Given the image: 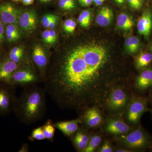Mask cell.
Listing matches in <instances>:
<instances>
[{"instance_id": "cell-1", "label": "cell", "mask_w": 152, "mask_h": 152, "mask_svg": "<svg viewBox=\"0 0 152 152\" xmlns=\"http://www.w3.org/2000/svg\"><path fill=\"white\" fill-rule=\"evenodd\" d=\"M110 58L104 47L80 45L49 61L45 89L60 108L82 113L88 108L102 109L111 90L122 83L108 73Z\"/></svg>"}, {"instance_id": "cell-2", "label": "cell", "mask_w": 152, "mask_h": 152, "mask_svg": "<svg viewBox=\"0 0 152 152\" xmlns=\"http://www.w3.org/2000/svg\"><path fill=\"white\" fill-rule=\"evenodd\" d=\"M46 93L45 88L37 85L25 87L16 97L13 110L21 122L31 124L44 118L47 110Z\"/></svg>"}, {"instance_id": "cell-3", "label": "cell", "mask_w": 152, "mask_h": 152, "mask_svg": "<svg viewBox=\"0 0 152 152\" xmlns=\"http://www.w3.org/2000/svg\"><path fill=\"white\" fill-rule=\"evenodd\" d=\"M131 99L128 86L123 83L117 85L109 93L102 109L112 115L122 113L127 109Z\"/></svg>"}, {"instance_id": "cell-4", "label": "cell", "mask_w": 152, "mask_h": 152, "mask_svg": "<svg viewBox=\"0 0 152 152\" xmlns=\"http://www.w3.org/2000/svg\"><path fill=\"white\" fill-rule=\"evenodd\" d=\"M114 140L119 145L131 151L145 149L151 144L149 135L141 126L127 134L114 137Z\"/></svg>"}, {"instance_id": "cell-5", "label": "cell", "mask_w": 152, "mask_h": 152, "mask_svg": "<svg viewBox=\"0 0 152 152\" xmlns=\"http://www.w3.org/2000/svg\"><path fill=\"white\" fill-rule=\"evenodd\" d=\"M43 82L32 62L19 65L14 72L11 84L14 87H26Z\"/></svg>"}, {"instance_id": "cell-6", "label": "cell", "mask_w": 152, "mask_h": 152, "mask_svg": "<svg viewBox=\"0 0 152 152\" xmlns=\"http://www.w3.org/2000/svg\"><path fill=\"white\" fill-rule=\"evenodd\" d=\"M148 110L145 98L136 96L131 97L127 107L126 118L128 121L132 124H137L142 115Z\"/></svg>"}, {"instance_id": "cell-7", "label": "cell", "mask_w": 152, "mask_h": 152, "mask_svg": "<svg viewBox=\"0 0 152 152\" xmlns=\"http://www.w3.org/2000/svg\"><path fill=\"white\" fill-rule=\"evenodd\" d=\"M17 97L15 87L10 85H0V116L5 115L13 110Z\"/></svg>"}, {"instance_id": "cell-8", "label": "cell", "mask_w": 152, "mask_h": 152, "mask_svg": "<svg viewBox=\"0 0 152 152\" xmlns=\"http://www.w3.org/2000/svg\"><path fill=\"white\" fill-rule=\"evenodd\" d=\"M99 108L93 107L88 108L82 113L81 125L86 129L98 127L103 122L104 118Z\"/></svg>"}, {"instance_id": "cell-9", "label": "cell", "mask_w": 152, "mask_h": 152, "mask_svg": "<svg viewBox=\"0 0 152 152\" xmlns=\"http://www.w3.org/2000/svg\"><path fill=\"white\" fill-rule=\"evenodd\" d=\"M31 59L44 82L50 59L46 52L41 45H37L34 47L32 52Z\"/></svg>"}, {"instance_id": "cell-10", "label": "cell", "mask_w": 152, "mask_h": 152, "mask_svg": "<svg viewBox=\"0 0 152 152\" xmlns=\"http://www.w3.org/2000/svg\"><path fill=\"white\" fill-rule=\"evenodd\" d=\"M104 130L112 135L120 136L125 135L132 131V128L121 118H109L104 125Z\"/></svg>"}, {"instance_id": "cell-11", "label": "cell", "mask_w": 152, "mask_h": 152, "mask_svg": "<svg viewBox=\"0 0 152 152\" xmlns=\"http://www.w3.org/2000/svg\"><path fill=\"white\" fill-rule=\"evenodd\" d=\"M38 20L37 16L34 10L22 11L18 20V26L22 31L31 34L37 29Z\"/></svg>"}, {"instance_id": "cell-12", "label": "cell", "mask_w": 152, "mask_h": 152, "mask_svg": "<svg viewBox=\"0 0 152 152\" xmlns=\"http://www.w3.org/2000/svg\"><path fill=\"white\" fill-rule=\"evenodd\" d=\"M12 3L4 2L0 3V20L5 25L18 23L22 12Z\"/></svg>"}, {"instance_id": "cell-13", "label": "cell", "mask_w": 152, "mask_h": 152, "mask_svg": "<svg viewBox=\"0 0 152 152\" xmlns=\"http://www.w3.org/2000/svg\"><path fill=\"white\" fill-rule=\"evenodd\" d=\"M19 65L11 61L7 57L0 61V83L10 85L12 76Z\"/></svg>"}, {"instance_id": "cell-14", "label": "cell", "mask_w": 152, "mask_h": 152, "mask_svg": "<svg viewBox=\"0 0 152 152\" xmlns=\"http://www.w3.org/2000/svg\"><path fill=\"white\" fill-rule=\"evenodd\" d=\"M139 34L147 38L149 36L152 30V12L150 8L146 9L142 14L137 23Z\"/></svg>"}, {"instance_id": "cell-15", "label": "cell", "mask_w": 152, "mask_h": 152, "mask_svg": "<svg viewBox=\"0 0 152 152\" xmlns=\"http://www.w3.org/2000/svg\"><path fill=\"white\" fill-rule=\"evenodd\" d=\"M81 124V118L80 117L76 119L54 123V125L56 128L59 130L64 135L73 138Z\"/></svg>"}, {"instance_id": "cell-16", "label": "cell", "mask_w": 152, "mask_h": 152, "mask_svg": "<svg viewBox=\"0 0 152 152\" xmlns=\"http://www.w3.org/2000/svg\"><path fill=\"white\" fill-rule=\"evenodd\" d=\"M87 130L82 125L80 126L73 137L74 145L78 151L83 152L88 144L90 137Z\"/></svg>"}, {"instance_id": "cell-17", "label": "cell", "mask_w": 152, "mask_h": 152, "mask_svg": "<svg viewBox=\"0 0 152 152\" xmlns=\"http://www.w3.org/2000/svg\"><path fill=\"white\" fill-rule=\"evenodd\" d=\"M136 87L138 89L143 91L152 86V69L145 70L137 78Z\"/></svg>"}, {"instance_id": "cell-18", "label": "cell", "mask_w": 152, "mask_h": 152, "mask_svg": "<svg viewBox=\"0 0 152 152\" xmlns=\"http://www.w3.org/2000/svg\"><path fill=\"white\" fill-rule=\"evenodd\" d=\"M7 57L11 61L18 65L31 62L26 57L24 49L21 46H18L12 48Z\"/></svg>"}, {"instance_id": "cell-19", "label": "cell", "mask_w": 152, "mask_h": 152, "mask_svg": "<svg viewBox=\"0 0 152 152\" xmlns=\"http://www.w3.org/2000/svg\"><path fill=\"white\" fill-rule=\"evenodd\" d=\"M22 31L17 24L5 25V39L9 43H13L21 37Z\"/></svg>"}, {"instance_id": "cell-20", "label": "cell", "mask_w": 152, "mask_h": 152, "mask_svg": "<svg viewBox=\"0 0 152 152\" xmlns=\"http://www.w3.org/2000/svg\"><path fill=\"white\" fill-rule=\"evenodd\" d=\"M113 19V11L108 7H103L96 17V22L101 26H107L111 23Z\"/></svg>"}, {"instance_id": "cell-21", "label": "cell", "mask_w": 152, "mask_h": 152, "mask_svg": "<svg viewBox=\"0 0 152 152\" xmlns=\"http://www.w3.org/2000/svg\"><path fill=\"white\" fill-rule=\"evenodd\" d=\"M152 61V54L148 52H144L138 55L135 58V65L138 69H141L148 66Z\"/></svg>"}, {"instance_id": "cell-22", "label": "cell", "mask_w": 152, "mask_h": 152, "mask_svg": "<svg viewBox=\"0 0 152 152\" xmlns=\"http://www.w3.org/2000/svg\"><path fill=\"white\" fill-rule=\"evenodd\" d=\"M117 25L121 29L128 31L132 28L134 23L130 17L127 14L122 13L118 17Z\"/></svg>"}, {"instance_id": "cell-23", "label": "cell", "mask_w": 152, "mask_h": 152, "mask_svg": "<svg viewBox=\"0 0 152 152\" xmlns=\"http://www.w3.org/2000/svg\"><path fill=\"white\" fill-rule=\"evenodd\" d=\"M126 49L129 53H135L138 51L140 47V41L137 37L132 36L128 38L125 42Z\"/></svg>"}, {"instance_id": "cell-24", "label": "cell", "mask_w": 152, "mask_h": 152, "mask_svg": "<svg viewBox=\"0 0 152 152\" xmlns=\"http://www.w3.org/2000/svg\"><path fill=\"white\" fill-rule=\"evenodd\" d=\"M42 126L43 132L45 139H47L50 141L53 142L56 127L52 120H48L45 123V124Z\"/></svg>"}, {"instance_id": "cell-25", "label": "cell", "mask_w": 152, "mask_h": 152, "mask_svg": "<svg viewBox=\"0 0 152 152\" xmlns=\"http://www.w3.org/2000/svg\"><path fill=\"white\" fill-rule=\"evenodd\" d=\"M102 137L100 135L95 134L90 137L89 141L86 148L83 152H94L100 145Z\"/></svg>"}, {"instance_id": "cell-26", "label": "cell", "mask_w": 152, "mask_h": 152, "mask_svg": "<svg viewBox=\"0 0 152 152\" xmlns=\"http://www.w3.org/2000/svg\"><path fill=\"white\" fill-rule=\"evenodd\" d=\"M58 5L64 11H73L77 8L76 0H58Z\"/></svg>"}, {"instance_id": "cell-27", "label": "cell", "mask_w": 152, "mask_h": 152, "mask_svg": "<svg viewBox=\"0 0 152 152\" xmlns=\"http://www.w3.org/2000/svg\"><path fill=\"white\" fill-rule=\"evenodd\" d=\"M78 22L80 25L83 28H87L91 23V15L88 10H85L79 16Z\"/></svg>"}, {"instance_id": "cell-28", "label": "cell", "mask_w": 152, "mask_h": 152, "mask_svg": "<svg viewBox=\"0 0 152 152\" xmlns=\"http://www.w3.org/2000/svg\"><path fill=\"white\" fill-rule=\"evenodd\" d=\"M29 139L31 141L35 140H45L43 132L42 126H40L33 130L31 135L29 137Z\"/></svg>"}, {"instance_id": "cell-29", "label": "cell", "mask_w": 152, "mask_h": 152, "mask_svg": "<svg viewBox=\"0 0 152 152\" xmlns=\"http://www.w3.org/2000/svg\"><path fill=\"white\" fill-rule=\"evenodd\" d=\"M77 23L75 21L72 19L66 20L63 25V28L65 31L69 34L73 33L76 29Z\"/></svg>"}, {"instance_id": "cell-30", "label": "cell", "mask_w": 152, "mask_h": 152, "mask_svg": "<svg viewBox=\"0 0 152 152\" xmlns=\"http://www.w3.org/2000/svg\"><path fill=\"white\" fill-rule=\"evenodd\" d=\"M56 16V15L53 14H47L43 16L41 20L43 26L46 28H48L50 24Z\"/></svg>"}, {"instance_id": "cell-31", "label": "cell", "mask_w": 152, "mask_h": 152, "mask_svg": "<svg viewBox=\"0 0 152 152\" xmlns=\"http://www.w3.org/2000/svg\"><path fill=\"white\" fill-rule=\"evenodd\" d=\"M127 1L131 7L134 10H140L142 6V2L141 0H127Z\"/></svg>"}, {"instance_id": "cell-32", "label": "cell", "mask_w": 152, "mask_h": 152, "mask_svg": "<svg viewBox=\"0 0 152 152\" xmlns=\"http://www.w3.org/2000/svg\"><path fill=\"white\" fill-rule=\"evenodd\" d=\"M98 151L99 152H113V149L110 142L107 141L104 142Z\"/></svg>"}, {"instance_id": "cell-33", "label": "cell", "mask_w": 152, "mask_h": 152, "mask_svg": "<svg viewBox=\"0 0 152 152\" xmlns=\"http://www.w3.org/2000/svg\"><path fill=\"white\" fill-rule=\"evenodd\" d=\"M5 39V25L0 20V45H2Z\"/></svg>"}, {"instance_id": "cell-34", "label": "cell", "mask_w": 152, "mask_h": 152, "mask_svg": "<svg viewBox=\"0 0 152 152\" xmlns=\"http://www.w3.org/2000/svg\"><path fill=\"white\" fill-rule=\"evenodd\" d=\"M42 36L43 40L45 43L51 45L49 29H47L44 31L42 33Z\"/></svg>"}, {"instance_id": "cell-35", "label": "cell", "mask_w": 152, "mask_h": 152, "mask_svg": "<svg viewBox=\"0 0 152 152\" xmlns=\"http://www.w3.org/2000/svg\"><path fill=\"white\" fill-rule=\"evenodd\" d=\"M50 33V39L51 45L54 44L57 39V34L56 31L53 29H49Z\"/></svg>"}, {"instance_id": "cell-36", "label": "cell", "mask_w": 152, "mask_h": 152, "mask_svg": "<svg viewBox=\"0 0 152 152\" xmlns=\"http://www.w3.org/2000/svg\"><path fill=\"white\" fill-rule=\"evenodd\" d=\"M77 1L81 5L84 7H88L93 2V0H77Z\"/></svg>"}, {"instance_id": "cell-37", "label": "cell", "mask_w": 152, "mask_h": 152, "mask_svg": "<svg viewBox=\"0 0 152 152\" xmlns=\"http://www.w3.org/2000/svg\"><path fill=\"white\" fill-rule=\"evenodd\" d=\"M29 151L28 145L27 144H23L21 148L19 150V152H28Z\"/></svg>"}, {"instance_id": "cell-38", "label": "cell", "mask_w": 152, "mask_h": 152, "mask_svg": "<svg viewBox=\"0 0 152 152\" xmlns=\"http://www.w3.org/2000/svg\"><path fill=\"white\" fill-rule=\"evenodd\" d=\"M22 2L25 6H30L32 4L34 0H22Z\"/></svg>"}, {"instance_id": "cell-39", "label": "cell", "mask_w": 152, "mask_h": 152, "mask_svg": "<svg viewBox=\"0 0 152 152\" xmlns=\"http://www.w3.org/2000/svg\"><path fill=\"white\" fill-rule=\"evenodd\" d=\"M115 151L118 152H132V151L126 148H121Z\"/></svg>"}, {"instance_id": "cell-40", "label": "cell", "mask_w": 152, "mask_h": 152, "mask_svg": "<svg viewBox=\"0 0 152 152\" xmlns=\"http://www.w3.org/2000/svg\"><path fill=\"white\" fill-rule=\"evenodd\" d=\"M104 1V0H96L94 2L97 6H100L102 4Z\"/></svg>"}, {"instance_id": "cell-41", "label": "cell", "mask_w": 152, "mask_h": 152, "mask_svg": "<svg viewBox=\"0 0 152 152\" xmlns=\"http://www.w3.org/2000/svg\"><path fill=\"white\" fill-rule=\"evenodd\" d=\"M53 0H39V1L42 4H47L51 2Z\"/></svg>"}, {"instance_id": "cell-42", "label": "cell", "mask_w": 152, "mask_h": 152, "mask_svg": "<svg viewBox=\"0 0 152 152\" xmlns=\"http://www.w3.org/2000/svg\"><path fill=\"white\" fill-rule=\"evenodd\" d=\"M114 1L118 4H122L124 3L125 0H114Z\"/></svg>"}, {"instance_id": "cell-43", "label": "cell", "mask_w": 152, "mask_h": 152, "mask_svg": "<svg viewBox=\"0 0 152 152\" xmlns=\"http://www.w3.org/2000/svg\"><path fill=\"white\" fill-rule=\"evenodd\" d=\"M3 54L2 52L0 51V61L2 59Z\"/></svg>"}, {"instance_id": "cell-44", "label": "cell", "mask_w": 152, "mask_h": 152, "mask_svg": "<svg viewBox=\"0 0 152 152\" xmlns=\"http://www.w3.org/2000/svg\"><path fill=\"white\" fill-rule=\"evenodd\" d=\"M11 1L15 2H19L21 1L22 0H11Z\"/></svg>"}, {"instance_id": "cell-45", "label": "cell", "mask_w": 152, "mask_h": 152, "mask_svg": "<svg viewBox=\"0 0 152 152\" xmlns=\"http://www.w3.org/2000/svg\"><path fill=\"white\" fill-rule=\"evenodd\" d=\"M151 97L152 99V88L151 90Z\"/></svg>"}, {"instance_id": "cell-46", "label": "cell", "mask_w": 152, "mask_h": 152, "mask_svg": "<svg viewBox=\"0 0 152 152\" xmlns=\"http://www.w3.org/2000/svg\"><path fill=\"white\" fill-rule=\"evenodd\" d=\"M150 147H151V148L152 151V144H151V146H150Z\"/></svg>"}, {"instance_id": "cell-47", "label": "cell", "mask_w": 152, "mask_h": 152, "mask_svg": "<svg viewBox=\"0 0 152 152\" xmlns=\"http://www.w3.org/2000/svg\"><path fill=\"white\" fill-rule=\"evenodd\" d=\"M151 50L152 52V45H151Z\"/></svg>"}, {"instance_id": "cell-48", "label": "cell", "mask_w": 152, "mask_h": 152, "mask_svg": "<svg viewBox=\"0 0 152 152\" xmlns=\"http://www.w3.org/2000/svg\"><path fill=\"white\" fill-rule=\"evenodd\" d=\"M96 0H93V1H94V2L95 1H96Z\"/></svg>"}, {"instance_id": "cell-49", "label": "cell", "mask_w": 152, "mask_h": 152, "mask_svg": "<svg viewBox=\"0 0 152 152\" xmlns=\"http://www.w3.org/2000/svg\"><path fill=\"white\" fill-rule=\"evenodd\" d=\"M151 114L152 115V109H151Z\"/></svg>"}, {"instance_id": "cell-50", "label": "cell", "mask_w": 152, "mask_h": 152, "mask_svg": "<svg viewBox=\"0 0 152 152\" xmlns=\"http://www.w3.org/2000/svg\"><path fill=\"white\" fill-rule=\"evenodd\" d=\"M141 1H143V0H141Z\"/></svg>"}]
</instances>
